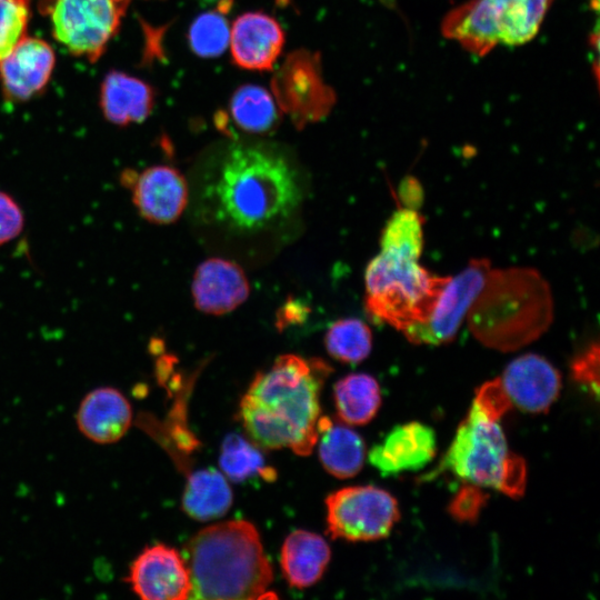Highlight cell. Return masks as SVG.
Listing matches in <instances>:
<instances>
[{
  "label": "cell",
  "instance_id": "obj_1",
  "mask_svg": "<svg viewBox=\"0 0 600 600\" xmlns=\"http://www.w3.org/2000/svg\"><path fill=\"white\" fill-rule=\"evenodd\" d=\"M331 367L321 359L282 354L256 374L241 399L239 417L252 442L308 456L318 442L320 393Z\"/></svg>",
  "mask_w": 600,
  "mask_h": 600
},
{
  "label": "cell",
  "instance_id": "obj_2",
  "mask_svg": "<svg viewBox=\"0 0 600 600\" xmlns=\"http://www.w3.org/2000/svg\"><path fill=\"white\" fill-rule=\"evenodd\" d=\"M192 599L248 600L269 593L272 568L256 527L246 520L211 524L184 547Z\"/></svg>",
  "mask_w": 600,
  "mask_h": 600
},
{
  "label": "cell",
  "instance_id": "obj_3",
  "mask_svg": "<svg viewBox=\"0 0 600 600\" xmlns=\"http://www.w3.org/2000/svg\"><path fill=\"white\" fill-rule=\"evenodd\" d=\"M220 220L242 231L262 230L289 217L301 201L292 168L266 149L236 146L211 191Z\"/></svg>",
  "mask_w": 600,
  "mask_h": 600
},
{
  "label": "cell",
  "instance_id": "obj_4",
  "mask_svg": "<svg viewBox=\"0 0 600 600\" xmlns=\"http://www.w3.org/2000/svg\"><path fill=\"white\" fill-rule=\"evenodd\" d=\"M466 318L474 338L486 347L502 352L518 350L550 327V287L529 267L490 269Z\"/></svg>",
  "mask_w": 600,
  "mask_h": 600
},
{
  "label": "cell",
  "instance_id": "obj_5",
  "mask_svg": "<svg viewBox=\"0 0 600 600\" xmlns=\"http://www.w3.org/2000/svg\"><path fill=\"white\" fill-rule=\"evenodd\" d=\"M421 252L381 246L364 273L367 312L397 330L424 323L449 277L419 263Z\"/></svg>",
  "mask_w": 600,
  "mask_h": 600
},
{
  "label": "cell",
  "instance_id": "obj_6",
  "mask_svg": "<svg viewBox=\"0 0 600 600\" xmlns=\"http://www.w3.org/2000/svg\"><path fill=\"white\" fill-rule=\"evenodd\" d=\"M442 471L514 499L524 493L527 484L524 460L509 451L499 420L484 413L474 402L441 463L428 478Z\"/></svg>",
  "mask_w": 600,
  "mask_h": 600
},
{
  "label": "cell",
  "instance_id": "obj_7",
  "mask_svg": "<svg viewBox=\"0 0 600 600\" xmlns=\"http://www.w3.org/2000/svg\"><path fill=\"white\" fill-rule=\"evenodd\" d=\"M552 0H470L451 10L442 33L484 56L498 44L518 46L538 32Z\"/></svg>",
  "mask_w": 600,
  "mask_h": 600
},
{
  "label": "cell",
  "instance_id": "obj_8",
  "mask_svg": "<svg viewBox=\"0 0 600 600\" xmlns=\"http://www.w3.org/2000/svg\"><path fill=\"white\" fill-rule=\"evenodd\" d=\"M130 0H52V33L72 54L96 61L117 33Z\"/></svg>",
  "mask_w": 600,
  "mask_h": 600
},
{
  "label": "cell",
  "instance_id": "obj_9",
  "mask_svg": "<svg viewBox=\"0 0 600 600\" xmlns=\"http://www.w3.org/2000/svg\"><path fill=\"white\" fill-rule=\"evenodd\" d=\"M326 507L328 532L348 541L386 538L400 518L397 500L373 486L339 489L327 497Z\"/></svg>",
  "mask_w": 600,
  "mask_h": 600
},
{
  "label": "cell",
  "instance_id": "obj_10",
  "mask_svg": "<svg viewBox=\"0 0 600 600\" xmlns=\"http://www.w3.org/2000/svg\"><path fill=\"white\" fill-rule=\"evenodd\" d=\"M272 87L279 109L300 128L323 118L334 101L333 91L321 76L319 58L303 50L288 57Z\"/></svg>",
  "mask_w": 600,
  "mask_h": 600
},
{
  "label": "cell",
  "instance_id": "obj_11",
  "mask_svg": "<svg viewBox=\"0 0 600 600\" xmlns=\"http://www.w3.org/2000/svg\"><path fill=\"white\" fill-rule=\"evenodd\" d=\"M486 258L472 259L457 276L449 277L428 320L402 333L412 343L439 346L451 342L483 287L490 270Z\"/></svg>",
  "mask_w": 600,
  "mask_h": 600
},
{
  "label": "cell",
  "instance_id": "obj_12",
  "mask_svg": "<svg viewBox=\"0 0 600 600\" xmlns=\"http://www.w3.org/2000/svg\"><path fill=\"white\" fill-rule=\"evenodd\" d=\"M121 183L132 191V202L144 220L169 224L178 220L188 202V184L181 172L167 164H156L140 172L128 170Z\"/></svg>",
  "mask_w": 600,
  "mask_h": 600
},
{
  "label": "cell",
  "instance_id": "obj_13",
  "mask_svg": "<svg viewBox=\"0 0 600 600\" xmlns=\"http://www.w3.org/2000/svg\"><path fill=\"white\" fill-rule=\"evenodd\" d=\"M126 581L144 600L190 598L191 581L183 557L162 543L147 547L136 557Z\"/></svg>",
  "mask_w": 600,
  "mask_h": 600
},
{
  "label": "cell",
  "instance_id": "obj_14",
  "mask_svg": "<svg viewBox=\"0 0 600 600\" xmlns=\"http://www.w3.org/2000/svg\"><path fill=\"white\" fill-rule=\"evenodd\" d=\"M499 379L511 403L530 413L547 412L561 390L559 371L534 353L516 358Z\"/></svg>",
  "mask_w": 600,
  "mask_h": 600
},
{
  "label": "cell",
  "instance_id": "obj_15",
  "mask_svg": "<svg viewBox=\"0 0 600 600\" xmlns=\"http://www.w3.org/2000/svg\"><path fill=\"white\" fill-rule=\"evenodd\" d=\"M284 44V32L271 16L246 12L230 28V51L236 66L254 71L270 70Z\"/></svg>",
  "mask_w": 600,
  "mask_h": 600
},
{
  "label": "cell",
  "instance_id": "obj_16",
  "mask_svg": "<svg viewBox=\"0 0 600 600\" xmlns=\"http://www.w3.org/2000/svg\"><path fill=\"white\" fill-rule=\"evenodd\" d=\"M436 433L427 424L409 422L393 428L384 440L372 447L368 458L383 477L426 467L436 456Z\"/></svg>",
  "mask_w": 600,
  "mask_h": 600
},
{
  "label": "cell",
  "instance_id": "obj_17",
  "mask_svg": "<svg viewBox=\"0 0 600 600\" xmlns=\"http://www.w3.org/2000/svg\"><path fill=\"white\" fill-rule=\"evenodd\" d=\"M250 287L242 268L227 259L210 258L197 268L191 292L197 309L221 316L242 304Z\"/></svg>",
  "mask_w": 600,
  "mask_h": 600
},
{
  "label": "cell",
  "instance_id": "obj_18",
  "mask_svg": "<svg viewBox=\"0 0 600 600\" xmlns=\"http://www.w3.org/2000/svg\"><path fill=\"white\" fill-rule=\"evenodd\" d=\"M54 62L56 56L48 42L26 36L0 61V79L4 93L17 101L32 98L47 86Z\"/></svg>",
  "mask_w": 600,
  "mask_h": 600
},
{
  "label": "cell",
  "instance_id": "obj_19",
  "mask_svg": "<svg viewBox=\"0 0 600 600\" xmlns=\"http://www.w3.org/2000/svg\"><path fill=\"white\" fill-rule=\"evenodd\" d=\"M79 431L99 444L119 441L132 422V408L126 396L112 387H99L88 392L76 413Z\"/></svg>",
  "mask_w": 600,
  "mask_h": 600
},
{
  "label": "cell",
  "instance_id": "obj_20",
  "mask_svg": "<svg viewBox=\"0 0 600 600\" xmlns=\"http://www.w3.org/2000/svg\"><path fill=\"white\" fill-rule=\"evenodd\" d=\"M100 103L110 122L118 126L138 123L152 111L154 92L147 82L136 77L111 71L102 81Z\"/></svg>",
  "mask_w": 600,
  "mask_h": 600
},
{
  "label": "cell",
  "instance_id": "obj_21",
  "mask_svg": "<svg viewBox=\"0 0 600 600\" xmlns=\"http://www.w3.org/2000/svg\"><path fill=\"white\" fill-rule=\"evenodd\" d=\"M330 556V548L321 536L296 530L282 544L280 564L288 583L303 589L314 584L322 577Z\"/></svg>",
  "mask_w": 600,
  "mask_h": 600
},
{
  "label": "cell",
  "instance_id": "obj_22",
  "mask_svg": "<svg viewBox=\"0 0 600 600\" xmlns=\"http://www.w3.org/2000/svg\"><path fill=\"white\" fill-rule=\"evenodd\" d=\"M318 431L319 458L323 468L340 479L356 476L366 459L362 437L347 426L333 423L328 417L319 418Z\"/></svg>",
  "mask_w": 600,
  "mask_h": 600
},
{
  "label": "cell",
  "instance_id": "obj_23",
  "mask_svg": "<svg viewBox=\"0 0 600 600\" xmlns=\"http://www.w3.org/2000/svg\"><path fill=\"white\" fill-rule=\"evenodd\" d=\"M232 504V491L224 474L204 468L188 474L182 494V509L194 520L222 517Z\"/></svg>",
  "mask_w": 600,
  "mask_h": 600
},
{
  "label": "cell",
  "instance_id": "obj_24",
  "mask_svg": "<svg viewBox=\"0 0 600 600\" xmlns=\"http://www.w3.org/2000/svg\"><path fill=\"white\" fill-rule=\"evenodd\" d=\"M338 417L346 424L362 426L377 414L381 394L377 380L367 373H351L334 384Z\"/></svg>",
  "mask_w": 600,
  "mask_h": 600
},
{
  "label": "cell",
  "instance_id": "obj_25",
  "mask_svg": "<svg viewBox=\"0 0 600 600\" xmlns=\"http://www.w3.org/2000/svg\"><path fill=\"white\" fill-rule=\"evenodd\" d=\"M280 111L272 94L257 84L239 87L229 103V112L236 126L256 134L274 130L280 121Z\"/></svg>",
  "mask_w": 600,
  "mask_h": 600
},
{
  "label": "cell",
  "instance_id": "obj_26",
  "mask_svg": "<svg viewBox=\"0 0 600 600\" xmlns=\"http://www.w3.org/2000/svg\"><path fill=\"white\" fill-rule=\"evenodd\" d=\"M328 353L344 363H359L370 353L372 333L362 320L340 319L332 323L324 337Z\"/></svg>",
  "mask_w": 600,
  "mask_h": 600
},
{
  "label": "cell",
  "instance_id": "obj_27",
  "mask_svg": "<svg viewBox=\"0 0 600 600\" xmlns=\"http://www.w3.org/2000/svg\"><path fill=\"white\" fill-rule=\"evenodd\" d=\"M219 466L221 472L232 481H243L256 474L267 480L276 477L273 469L266 466L262 452L239 434H229L221 447Z\"/></svg>",
  "mask_w": 600,
  "mask_h": 600
},
{
  "label": "cell",
  "instance_id": "obj_28",
  "mask_svg": "<svg viewBox=\"0 0 600 600\" xmlns=\"http://www.w3.org/2000/svg\"><path fill=\"white\" fill-rule=\"evenodd\" d=\"M230 27L218 9L198 16L188 31L191 50L201 58H216L229 46Z\"/></svg>",
  "mask_w": 600,
  "mask_h": 600
},
{
  "label": "cell",
  "instance_id": "obj_29",
  "mask_svg": "<svg viewBox=\"0 0 600 600\" xmlns=\"http://www.w3.org/2000/svg\"><path fill=\"white\" fill-rule=\"evenodd\" d=\"M30 0H0V61L27 36Z\"/></svg>",
  "mask_w": 600,
  "mask_h": 600
},
{
  "label": "cell",
  "instance_id": "obj_30",
  "mask_svg": "<svg viewBox=\"0 0 600 600\" xmlns=\"http://www.w3.org/2000/svg\"><path fill=\"white\" fill-rule=\"evenodd\" d=\"M486 501L487 496L479 486L467 483L451 500L449 512L460 522H473L478 519Z\"/></svg>",
  "mask_w": 600,
  "mask_h": 600
},
{
  "label": "cell",
  "instance_id": "obj_31",
  "mask_svg": "<svg viewBox=\"0 0 600 600\" xmlns=\"http://www.w3.org/2000/svg\"><path fill=\"white\" fill-rule=\"evenodd\" d=\"M599 344L592 343L571 363L574 381L588 388L594 396L599 392Z\"/></svg>",
  "mask_w": 600,
  "mask_h": 600
},
{
  "label": "cell",
  "instance_id": "obj_32",
  "mask_svg": "<svg viewBox=\"0 0 600 600\" xmlns=\"http://www.w3.org/2000/svg\"><path fill=\"white\" fill-rule=\"evenodd\" d=\"M473 402L488 416L500 418L512 407L500 379L486 382L476 391Z\"/></svg>",
  "mask_w": 600,
  "mask_h": 600
},
{
  "label": "cell",
  "instance_id": "obj_33",
  "mask_svg": "<svg viewBox=\"0 0 600 600\" xmlns=\"http://www.w3.org/2000/svg\"><path fill=\"white\" fill-rule=\"evenodd\" d=\"M24 228V214L19 203L0 190V247L19 237Z\"/></svg>",
  "mask_w": 600,
  "mask_h": 600
},
{
  "label": "cell",
  "instance_id": "obj_34",
  "mask_svg": "<svg viewBox=\"0 0 600 600\" xmlns=\"http://www.w3.org/2000/svg\"><path fill=\"white\" fill-rule=\"evenodd\" d=\"M202 3H217V9L227 13L231 7L232 0H200Z\"/></svg>",
  "mask_w": 600,
  "mask_h": 600
}]
</instances>
